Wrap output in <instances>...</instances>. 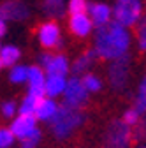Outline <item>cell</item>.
Instances as JSON below:
<instances>
[{
  "label": "cell",
  "instance_id": "obj_6",
  "mask_svg": "<svg viewBox=\"0 0 146 148\" xmlns=\"http://www.w3.org/2000/svg\"><path fill=\"white\" fill-rule=\"evenodd\" d=\"M129 65H130V58L129 55L113 60L111 67H109V83L115 90H123L127 81H129Z\"/></svg>",
  "mask_w": 146,
  "mask_h": 148
},
{
  "label": "cell",
  "instance_id": "obj_5",
  "mask_svg": "<svg viewBox=\"0 0 146 148\" xmlns=\"http://www.w3.org/2000/svg\"><path fill=\"white\" fill-rule=\"evenodd\" d=\"M63 95H65V104L63 106L72 108V109H81L88 102V92L85 90L81 79L76 78V76H72L67 81L65 90H63Z\"/></svg>",
  "mask_w": 146,
  "mask_h": 148
},
{
  "label": "cell",
  "instance_id": "obj_21",
  "mask_svg": "<svg viewBox=\"0 0 146 148\" xmlns=\"http://www.w3.org/2000/svg\"><path fill=\"white\" fill-rule=\"evenodd\" d=\"M81 83H83V86H85L86 92H99L102 88V81L97 76H93V74H85Z\"/></svg>",
  "mask_w": 146,
  "mask_h": 148
},
{
  "label": "cell",
  "instance_id": "obj_20",
  "mask_svg": "<svg viewBox=\"0 0 146 148\" xmlns=\"http://www.w3.org/2000/svg\"><path fill=\"white\" fill-rule=\"evenodd\" d=\"M9 78H11L12 83H23V81H27V78H28V67H25V65H12Z\"/></svg>",
  "mask_w": 146,
  "mask_h": 148
},
{
  "label": "cell",
  "instance_id": "obj_28",
  "mask_svg": "<svg viewBox=\"0 0 146 148\" xmlns=\"http://www.w3.org/2000/svg\"><path fill=\"white\" fill-rule=\"evenodd\" d=\"M132 141H141V139H146V116L143 118V122H139V125L136 127V131L132 132Z\"/></svg>",
  "mask_w": 146,
  "mask_h": 148
},
{
  "label": "cell",
  "instance_id": "obj_7",
  "mask_svg": "<svg viewBox=\"0 0 146 148\" xmlns=\"http://www.w3.org/2000/svg\"><path fill=\"white\" fill-rule=\"evenodd\" d=\"M30 9L21 0H7L0 4V20L2 21H21L28 18Z\"/></svg>",
  "mask_w": 146,
  "mask_h": 148
},
{
  "label": "cell",
  "instance_id": "obj_23",
  "mask_svg": "<svg viewBox=\"0 0 146 148\" xmlns=\"http://www.w3.org/2000/svg\"><path fill=\"white\" fill-rule=\"evenodd\" d=\"M39 101H41V99H35V97H32V95H27L25 101H23L21 106H20V113H21V115H33V113H35V108H37V104H39Z\"/></svg>",
  "mask_w": 146,
  "mask_h": 148
},
{
  "label": "cell",
  "instance_id": "obj_29",
  "mask_svg": "<svg viewBox=\"0 0 146 148\" xmlns=\"http://www.w3.org/2000/svg\"><path fill=\"white\" fill-rule=\"evenodd\" d=\"M14 111H16V102H12V101H7V102H4L2 104V115L4 116H12L14 115Z\"/></svg>",
  "mask_w": 146,
  "mask_h": 148
},
{
  "label": "cell",
  "instance_id": "obj_3",
  "mask_svg": "<svg viewBox=\"0 0 146 148\" xmlns=\"http://www.w3.org/2000/svg\"><path fill=\"white\" fill-rule=\"evenodd\" d=\"M143 14V4L141 0H127V2H118L113 16H115V23L121 25V27H134L136 23H139Z\"/></svg>",
  "mask_w": 146,
  "mask_h": 148
},
{
  "label": "cell",
  "instance_id": "obj_1",
  "mask_svg": "<svg viewBox=\"0 0 146 148\" xmlns=\"http://www.w3.org/2000/svg\"><path fill=\"white\" fill-rule=\"evenodd\" d=\"M130 48V34L118 23H107L95 32V53L97 57L116 60L127 55Z\"/></svg>",
  "mask_w": 146,
  "mask_h": 148
},
{
  "label": "cell",
  "instance_id": "obj_2",
  "mask_svg": "<svg viewBox=\"0 0 146 148\" xmlns=\"http://www.w3.org/2000/svg\"><path fill=\"white\" fill-rule=\"evenodd\" d=\"M83 122H85V115L81 113V109L58 106L57 113L51 118V131H53L57 139H65L74 132Z\"/></svg>",
  "mask_w": 146,
  "mask_h": 148
},
{
  "label": "cell",
  "instance_id": "obj_12",
  "mask_svg": "<svg viewBox=\"0 0 146 148\" xmlns=\"http://www.w3.org/2000/svg\"><path fill=\"white\" fill-rule=\"evenodd\" d=\"M35 129V116L33 115H20L11 125V132L14 138H25Z\"/></svg>",
  "mask_w": 146,
  "mask_h": 148
},
{
  "label": "cell",
  "instance_id": "obj_14",
  "mask_svg": "<svg viewBox=\"0 0 146 148\" xmlns=\"http://www.w3.org/2000/svg\"><path fill=\"white\" fill-rule=\"evenodd\" d=\"M57 109H58V106L55 104L53 99H41L37 108H35L33 116L39 120H51L55 116V113H57Z\"/></svg>",
  "mask_w": 146,
  "mask_h": 148
},
{
  "label": "cell",
  "instance_id": "obj_9",
  "mask_svg": "<svg viewBox=\"0 0 146 148\" xmlns=\"http://www.w3.org/2000/svg\"><path fill=\"white\" fill-rule=\"evenodd\" d=\"M28 95L35 97V99H44V83H46V78H44V72L41 67H30L28 69Z\"/></svg>",
  "mask_w": 146,
  "mask_h": 148
},
{
  "label": "cell",
  "instance_id": "obj_15",
  "mask_svg": "<svg viewBox=\"0 0 146 148\" xmlns=\"http://www.w3.org/2000/svg\"><path fill=\"white\" fill-rule=\"evenodd\" d=\"M95 58H97V53H95V49H90V51H86V53H83L81 57L72 64V74L78 78L79 74H83V72H86V69H90L92 67V64L95 62Z\"/></svg>",
  "mask_w": 146,
  "mask_h": 148
},
{
  "label": "cell",
  "instance_id": "obj_17",
  "mask_svg": "<svg viewBox=\"0 0 146 148\" xmlns=\"http://www.w3.org/2000/svg\"><path fill=\"white\" fill-rule=\"evenodd\" d=\"M67 5L63 0H44V4H42V11L46 16L49 18H60L63 16Z\"/></svg>",
  "mask_w": 146,
  "mask_h": 148
},
{
  "label": "cell",
  "instance_id": "obj_13",
  "mask_svg": "<svg viewBox=\"0 0 146 148\" xmlns=\"http://www.w3.org/2000/svg\"><path fill=\"white\" fill-rule=\"evenodd\" d=\"M69 27H70V32L78 35V37H86L90 32H92V20L90 16L85 12V14H74L70 16V21H69Z\"/></svg>",
  "mask_w": 146,
  "mask_h": 148
},
{
  "label": "cell",
  "instance_id": "obj_30",
  "mask_svg": "<svg viewBox=\"0 0 146 148\" xmlns=\"http://www.w3.org/2000/svg\"><path fill=\"white\" fill-rule=\"evenodd\" d=\"M5 32H7V25H5V21L0 20V37L5 35Z\"/></svg>",
  "mask_w": 146,
  "mask_h": 148
},
{
  "label": "cell",
  "instance_id": "obj_24",
  "mask_svg": "<svg viewBox=\"0 0 146 148\" xmlns=\"http://www.w3.org/2000/svg\"><path fill=\"white\" fill-rule=\"evenodd\" d=\"M67 9H69L70 16H74V14H85L88 11V2H86V0H69Z\"/></svg>",
  "mask_w": 146,
  "mask_h": 148
},
{
  "label": "cell",
  "instance_id": "obj_25",
  "mask_svg": "<svg viewBox=\"0 0 146 148\" xmlns=\"http://www.w3.org/2000/svg\"><path fill=\"white\" fill-rule=\"evenodd\" d=\"M121 122L123 123H127L129 127H132V125H137L139 123V113L132 108V109H127L125 113H123V118H121Z\"/></svg>",
  "mask_w": 146,
  "mask_h": 148
},
{
  "label": "cell",
  "instance_id": "obj_22",
  "mask_svg": "<svg viewBox=\"0 0 146 148\" xmlns=\"http://www.w3.org/2000/svg\"><path fill=\"white\" fill-rule=\"evenodd\" d=\"M39 141H41V131L35 127L30 134H27L25 138H21V148H35V146L39 145Z\"/></svg>",
  "mask_w": 146,
  "mask_h": 148
},
{
  "label": "cell",
  "instance_id": "obj_26",
  "mask_svg": "<svg viewBox=\"0 0 146 148\" xmlns=\"http://www.w3.org/2000/svg\"><path fill=\"white\" fill-rule=\"evenodd\" d=\"M137 44H139V49L146 51V16L143 18V21L139 23V30H137Z\"/></svg>",
  "mask_w": 146,
  "mask_h": 148
},
{
  "label": "cell",
  "instance_id": "obj_4",
  "mask_svg": "<svg viewBox=\"0 0 146 148\" xmlns=\"http://www.w3.org/2000/svg\"><path fill=\"white\" fill-rule=\"evenodd\" d=\"M130 138H132L130 127L127 123H123L121 120H115L107 127L106 145H107V148H129Z\"/></svg>",
  "mask_w": 146,
  "mask_h": 148
},
{
  "label": "cell",
  "instance_id": "obj_11",
  "mask_svg": "<svg viewBox=\"0 0 146 148\" xmlns=\"http://www.w3.org/2000/svg\"><path fill=\"white\" fill-rule=\"evenodd\" d=\"M88 16L92 20V25L100 28L107 23H111L113 9L106 4H92V5H88Z\"/></svg>",
  "mask_w": 146,
  "mask_h": 148
},
{
  "label": "cell",
  "instance_id": "obj_8",
  "mask_svg": "<svg viewBox=\"0 0 146 148\" xmlns=\"http://www.w3.org/2000/svg\"><path fill=\"white\" fill-rule=\"evenodd\" d=\"M41 64L44 65L48 76H63L70 71L69 62L63 55H42L41 57Z\"/></svg>",
  "mask_w": 146,
  "mask_h": 148
},
{
  "label": "cell",
  "instance_id": "obj_27",
  "mask_svg": "<svg viewBox=\"0 0 146 148\" xmlns=\"http://www.w3.org/2000/svg\"><path fill=\"white\" fill-rule=\"evenodd\" d=\"M14 143V136L9 129H2L0 131V148H9Z\"/></svg>",
  "mask_w": 146,
  "mask_h": 148
},
{
  "label": "cell",
  "instance_id": "obj_31",
  "mask_svg": "<svg viewBox=\"0 0 146 148\" xmlns=\"http://www.w3.org/2000/svg\"><path fill=\"white\" fill-rule=\"evenodd\" d=\"M139 148H146V145H143V146H139Z\"/></svg>",
  "mask_w": 146,
  "mask_h": 148
},
{
  "label": "cell",
  "instance_id": "obj_16",
  "mask_svg": "<svg viewBox=\"0 0 146 148\" xmlns=\"http://www.w3.org/2000/svg\"><path fill=\"white\" fill-rule=\"evenodd\" d=\"M65 85H67V79L63 76H48L44 83V92L49 97H57L65 90Z\"/></svg>",
  "mask_w": 146,
  "mask_h": 148
},
{
  "label": "cell",
  "instance_id": "obj_10",
  "mask_svg": "<svg viewBox=\"0 0 146 148\" xmlns=\"http://www.w3.org/2000/svg\"><path fill=\"white\" fill-rule=\"evenodd\" d=\"M39 42L44 48H57L60 46V27L55 21H48L39 28Z\"/></svg>",
  "mask_w": 146,
  "mask_h": 148
},
{
  "label": "cell",
  "instance_id": "obj_32",
  "mask_svg": "<svg viewBox=\"0 0 146 148\" xmlns=\"http://www.w3.org/2000/svg\"><path fill=\"white\" fill-rule=\"evenodd\" d=\"M118 2H127V0H118Z\"/></svg>",
  "mask_w": 146,
  "mask_h": 148
},
{
  "label": "cell",
  "instance_id": "obj_33",
  "mask_svg": "<svg viewBox=\"0 0 146 148\" xmlns=\"http://www.w3.org/2000/svg\"><path fill=\"white\" fill-rule=\"evenodd\" d=\"M0 69H2V62H0Z\"/></svg>",
  "mask_w": 146,
  "mask_h": 148
},
{
  "label": "cell",
  "instance_id": "obj_19",
  "mask_svg": "<svg viewBox=\"0 0 146 148\" xmlns=\"http://www.w3.org/2000/svg\"><path fill=\"white\" fill-rule=\"evenodd\" d=\"M137 113H146V76L143 78L141 85H139V92H137V99H136V108Z\"/></svg>",
  "mask_w": 146,
  "mask_h": 148
},
{
  "label": "cell",
  "instance_id": "obj_18",
  "mask_svg": "<svg viewBox=\"0 0 146 148\" xmlns=\"http://www.w3.org/2000/svg\"><path fill=\"white\" fill-rule=\"evenodd\" d=\"M18 58H20V49H18L16 46H4V48H0V62H2V65L12 67V65H16Z\"/></svg>",
  "mask_w": 146,
  "mask_h": 148
}]
</instances>
